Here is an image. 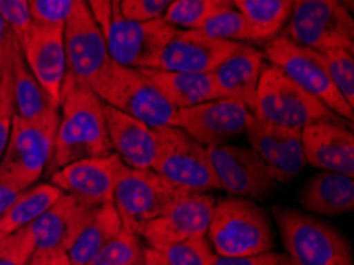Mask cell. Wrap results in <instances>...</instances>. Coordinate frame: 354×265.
<instances>
[{"mask_svg":"<svg viewBox=\"0 0 354 265\" xmlns=\"http://www.w3.org/2000/svg\"><path fill=\"white\" fill-rule=\"evenodd\" d=\"M48 175L75 161L102 158L113 153L106 131L104 102L88 84L66 75Z\"/></svg>","mask_w":354,"mask_h":265,"instance_id":"1","label":"cell"},{"mask_svg":"<svg viewBox=\"0 0 354 265\" xmlns=\"http://www.w3.org/2000/svg\"><path fill=\"white\" fill-rule=\"evenodd\" d=\"M205 237L214 253L224 257L253 256L275 246L269 212L241 197L216 202Z\"/></svg>","mask_w":354,"mask_h":265,"instance_id":"2","label":"cell"},{"mask_svg":"<svg viewBox=\"0 0 354 265\" xmlns=\"http://www.w3.org/2000/svg\"><path fill=\"white\" fill-rule=\"evenodd\" d=\"M253 115L277 127L304 129L316 122H334L353 129L351 122L337 116L323 102L272 66L262 70Z\"/></svg>","mask_w":354,"mask_h":265,"instance_id":"3","label":"cell"},{"mask_svg":"<svg viewBox=\"0 0 354 265\" xmlns=\"http://www.w3.org/2000/svg\"><path fill=\"white\" fill-rule=\"evenodd\" d=\"M272 214L294 265H354L350 241L324 221L294 208L273 207Z\"/></svg>","mask_w":354,"mask_h":265,"instance_id":"4","label":"cell"},{"mask_svg":"<svg viewBox=\"0 0 354 265\" xmlns=\"http://www.w3.org/2000/svg\"><path fill=\"white\" fill-rule=\"evenodd\" d=\"M91 88L104 104L148 126H171L174 122L176 108L169 104L140 68L124 67L110 61Z\"/></svg>","mask_w":354,"mask_h":265,"instance_id":"5","label":"cell"},{"mask_svg":"<svg viewBox=\"0 0 354 265\" xmlns=\"http://www.w3.org/2000/svg\"><path fill=\"white\" fill-rule=\"evenodd\" d=\"M156 156L151 169L187 192H207L219 188L208 149L176 126L153 127Z\"/></svg>","mask_w":354,"mask_h":265,"instance_id":"6","label":"cell"},{"mask_svg":"<svg viewBox=\"0 0 354 265\" xmlns=\"http://www.w3.org/2000/svg\"><path fill=\"white\" fill-rule=\"evenodd\" d=\"M264 56L269 59L272 67L280 70L304 91L323 102L337 116L353 124L354 108L332 83L319 51L294 43L281 34L267 42Z\"/></svg>","mask_w":354,"mask_h":265,"instance_id":"7","label":"cell"},{"mask_svg":"<svg viewBox=\"0 0 354 265\" xmlns=\"http://www.w3.org/2000/svg\"><path fill=\"white\" fill-rule=\"evenodd\" d=\"M59 115L43 121H26L13 115L7 148L0 161V181L18 191L30 188L50 164Z\"/></svg>","mask_w":354,"mask_h":265,"instance_id":"8","label":"cell"},{"mask_svg":"<svg viewBox=\"0 0 354 265\" xmlns=\"http://www.w3.org/2000/svg\"><path fill=\"white\" fill-rule=\"evenodd\" d=\"M185 192L153 169H133L122 162L115 181L113 205L122 227L140 237L143 227Z\"/></svg>","mask_w":354,"mask_h":265,"instance_id":"9","label":"cell"},{"mask_svg":"<svg viewBox=\"0 0 354 265\" xmlns=\"http://www.w3.org/2000/svg\"><path fill=\"white\" fill-rule=\"evenodd\" d=\"M283 35L319 53L335 48L354 53V21L340 0H297Z\"/></svg>","mask_w":354,"mask_h":265,"instance_id":"10","label":"cell"},{"mask_svg":"<svg viewBox=\"0 0 354 265\" xmlns=\"http://www.w3.org/2000/svg\"><path fill=\"white\" fill-rule=\"evenodd\" d=\"M67 75L78 83L93 86L111 61L104 32L84 0H73L72 12L64 23Z\"/></svg>","mask_w":354,"mask_h":265,"instance_id":"11","label":"cell"},{"mask_svg":"<svg viewBox=\"0 0 354 265\" xmlns=\"http://www.w3.org/2000/svg\"><path fill=\"white\" fill-rule=\"evenodd\" d=\"M176 32L178 27L162 18L132 21L113 16L105 34L109 56L124 67L151 68Z\"/></svg>","mask_w":354,"mask_h":265,"instance_id":"12","label":"cell"},{"mask_svg":"<svg viewBox=\"0 0 354 265\" xmlns=\"http://www.w3.org/2000/svg\"><path fill=\"white\" fill-rule=\"evenodd\" d=\"M208 149L219 188L232 197L264 200L277 189L269 167L251 148L212 146Z\"/></svg>","mask_w":354,"mask_h":265,"instance_id":"13","label":"cell"},{"mask_svg":"<svg viewBox=\"0 0 354 265\" xmlns=\"http://www.w3.org/2000/svg\"><path fill=\"white\" fill-rule=\"evenodd\" d=\"M251 111L229 99L210 100L175 111L171 126L180 127L205 148L227 145L245 134Z\"/></svg>","mask_w":354,"mask_h":265,"instance_id":"14","label":"cell"},{"mask_svg":"<svg viewBox=\"0 0 354 265\" xmlns=\"http://www.w3.org/2000/svg\"><path fill=\"white\" fill-rule=\"evenodd\" d=\"M216 199L205 192H185L162 214L143 227L140 239L149 248H162L192 237L207 235Z\"/></svg>","mask_w":354,"mask_h":265,"instance_id":"15","label":"cell"},{"mask_svg":"<svg viewBox=\"0 0 354 265\" xmlns=\"http://www.w3.org/2000/svg\"><path fill=\"white\" fill-rule=\"evenodd\" d=\"M19 46L32 75L55 105H61L62 86L67 75L64 26L34 23L19 42Z\"/></svg>","mask_w":354,"mask_h":265,"instance_id":"16","label":"cell"},{"mask_svg":"<svg viewBox=\"0 0 354 265\" xmlns=\"http://www.w3.org/2000/svg\"><path fill=\"white\" fill-rule=\"evenodd\" d=\"M240 43L214 39L197 29H178L151 68L169 72L212 73Z\"/></svg>","mask_w":354,"mask_h":265,"instance_id":"17","label":"cell"},{"mask_svg":"<svg viewBox=\"0 0 354 265\" xmlns=\"http://www.w3.org/2000/svg\"><path fill=\"white\" fill-rule=\"evenodd\" d=\"M122 165L116 153L64 165L51 175V185L91 207L113 202L115 181Z\"/></svg>","mask_w":354,"mask_h":265,"instance_id":"18","label":"cell"},{"mask_svg":"<svg viewBox=\"0 0 354 265\" xmlns=\"http://www.w3.org/2000/svg\"><path fill=\"white\" fill-rule=\"evenodd\" d=\"M305 161L321 172L354 176L353 129L334 122H316L300 129Z\"/></svg>","mask_w":354,"mask_h":265,"instance_id":"19","label":"cell"},{"mask_svg":"<svg viewBox=\"0 0 354 265\" xmlns=\"http://www.w3.org/2000/svg\"><path fill=\"white\" fill-rule=\"evenodd\" d=\"M95 210L97 207L80 202L71 194H62L45 213L29 224L35 250L68 251Z\"/></svg>","mask_w":354,"mask_h":265,"instance_id":"20","label":"cell"},{"mask_svg":"<svg viewBox=\"0 0 354 265\" xmlns=\"http://www.w3.org/2000/svg\"><path fill=\"white\" fill-rule=\"evenodd\" d=\"M264 68V53L246 43H240L237 50L212 72L219 99L239 102L253 113L257 84Z\"/></svg>","mask_w":354,"mask_h":265,"instance_id":"21","label":"cell"},{"mask_svg":"<svg viewBox=\"0 0 354 265\" xmlns=\"http://www.w3.org/2000/svg\"><path fill=\"white\" fill-rule=\"evenodd\" d=\"M104 111L113 153L133 169H151L156 156L153 127L106 104H104Z\"/></svg>","mask_w":354,"mask_h":265,"instance_id":"22","label":"cell"},{"mask_svg":"<svg viewBox=\"0 0 354 265\" xmlns=\"http://www.w3.org/2000/svg\"><path fill=\"white\" fill-rule=\"evenodd\" d=\"M140 72L176 110L219 99L212 73L169 72L159 68H140Z\"/></svg>","mask_w":354,"mask_h":265,"instance_id":"23","label":"cell"},{"mask_svg":"<svg viewBox=\"0 0 354 265\" xmlns=\"http://www.w3.org/2000/svg\"><path fill=\"white\" fill-rule=\"evenodd\" d=\"M300 205L316 214L340 216L354 210L353 178L334 172H319L300 191Z\"/></svg>","mask_w":354,"mask_h":265,"instance_id":"24","label":"cell"},{"mask_svg":"<svg viewBox=\"0 0 354 265\" xmlns=\"http://www.w3.org/2000/svg\"><path fill=\"white\" fill-rule=\"evenodd\" d=\"M13 78V107L15 115L26 121H43L59 115V107L55 105L51 97L41 88L39 81L24 61L23 51H18L12 68Z\"/></svg>","mask_w":354,"mask_h":265,"instance_id":"25","label":"cell"},{"mask_svg":"<svg viewBox=\"0 0 354 265\" xmlns=\"http://www.w3.org/2000/svg\"><path fill=\"white\" fill-rule=\"evenodd\" d=\"M121 229L122 223L113 202L100 205L67 251L72 265H89L102 248Z\"/></svg>","mask_w":354,"mask_h":265,"instance_id":"26","label":"cell"},{"mask_svg":"<svg viewBox=\"0 0 354 265\" xmlns=\"http://www.w3.org/2000/svg\"><path fill=\"white\" fill-rule=\"evenodd\" d=\"M62 191L55 185H37L21 191L7 212L0 218V232L12 235L23 229L46 212L56 200L62 196Z\"/></svg>","mask_w":354,"mask_h":265,"instance_id":"27","label":"cell"},{"mask_svg":"<svg viewBox=\"0 0 354 265\" xmlns=\"http://www.w3.org/2000/svg\"><path fill=\"white\" fill-rule=\"evenodd\" d=\"M198 30L205 32L207 35L214 37V39L237 43L269 42L275 37L270 30L254 24L253 21H250L235 8H229L226 12L214 15Z\"/></svg>","mask_w":354,"mask_h":265,"instance_id":"28","label":"cell"},{"mask_svg":"<svg viewBox=\"0 0 354 265\" xmlns=\"http://www.w3.org/2000/svg\"><path fill=\"white\" fill-rule=\"evenodd\" d=\"M277 140L275 161L270 165V175L277 185H288L302 172L307 164L302 148L300 129L273 126Z\"/></svg>","mask_w":354,"mask_h":265,"instance_id":"29","label":"cell"},{"mask_svg":"<svg viewBox=\"0 0 354 265\" xmlns=\"http://www.w3.org/2000/svg\"><path fill=\"white\" fill-rule=\"evenodd\" d=\"M234 8L232 0H174L162 19L175 27L201 29L214 15Z\"/></svg>","mask_w":354,"mask_h":265,"instance_id":"30","label":"cell"},{"mask_svg":"<svg viewBox=\"0 0 354 265\" xmlns=\"http://www.w3.org/2000/svg\"><path fill=\"white\" fill-rule=\"evenodd\" d=\"M151 256L162 265H212L218 254L207 237H192L162 248H149Z\"/></svg>","mask_w":354,"mask_h":265,"instance_id":"31","label":"cell"},{"mask_svg":"<svg viewBox=\"0 0 354 265\" xmlns=\"http://www.w3.org/2000/svg\"><path fill=\"white\" fill-rule=\"evenodd\" d=\"M234 8L254 24L278 35L292 13L291 0H232Z\"/></svg>","mask_w":354,"mask_h":265,"instance_id":"32","label":"cell"},{"mask_svg":"<svg viewBox=\"0 0 354 265\" xmlns=\"http://www.w3.org/2000/svg\"><path fill=\"white\" fill-rule=\"evenodd\" d=\"M143 251L140 237L122 227L89 265H136L142 259Z\"/></svg>","mask_w":354,"mask_h":265,"instance_id":"33","label":"cell"},{"mask_svg":"<svg viewBox=\"0 0 354 265\" xmlns=\"http://www.w3.org/2000/svg\"><path fill=\"white\" fill-rule=\"evenodd\" d=\"M323 54L327 73L337 91L354 108V57L353 53L343 48L327 50Z\"/></svg>","mask_w":354,"mask_h":265,"instance_id":"34","label":"cell"},{"mask_svg":"<svg viewBox=\"0 0 354 265\" xmlns=\"http://www.w3.org/2000/svg\"><path fill=\"white\" fill-rule=\"evenodd\" d=\"M245 135L251 145V149H253L270 169L273 161H275V151H277V140H275V131H273V126L257 120L253 113H251L248 118V122H246Z\"/></svg>","mask_w":354,"mask_h":265,"instance_id":"35","label":"cell"},{"mask_svg":"<svg viewBox=\"0 0 354 265\" xmlns=\"http://www.w3.org/2000/svg\"><path fill=\"white\" fill-rule=\"evenodd\" d=\"M35 24L64 26L72 12L73 0H28Z\"/></svg>","mask_w":354,"mask_h":265,"instance_id":"36","label":"cell"},{"mask_svg":"<svg viewBox=\"0 0 354 265\" xmlns=\"http://www.w3.org/2000/svg\"><path fill=\"white\" fill-rule=\"evenodd\" d=\"M34 251L35 241L30 226H26L8 237L7 245L0 254V265H26Z\"/></svg>","mask_w":354,"mask_h":265,"instance_id":"37","label":"cell"},{"mask_svg":"<svg viewBox=\"0 0 354 265\" xmlns=\"http://www.w3.org/2000/svg\"><path fill=\"white\" fill-rule=\"evenodd\" d=\"M174 0H121L120 13L124 19L149 21L162 18Z\"/></svg>","mask_w":354,"mask_h":265,"instance_id":"38","label":"cell"},{"mask_svg":"<svg viewBox=\"0 0 354 265\" xmlns=\"http://www.w3.org/2000/svg\"><path fill=\"white\" fill-rule=\"evenodd\" d=\"M13 115V78L12 73H5L0 77V161L7 148Z\"/></svg>","mask_w":354,"mask_h":265,"instance_id":"39","label":"cell"},{"mask_svg":"<svg viewBox=\"0 0 354 265\" xmlns=\"http://www.w3.org/2000/svg\"><path fill=\"white\" fill-rule=\"evenodd\" d=\"M0 16L12 27L18 42L23 40L30 26L34 24L28 0H0Z\"/></svg>","mask_w":354,"mask_h":265,"instance_id":"40","label":"cell"},{"mask_svg":"<svg viewBox=\"0 0 354 265\" xmlns=\"http://www.w3.org/2000/svg\"><path fill=\"white\" fill-rule=\"evenodd\" d=\"M21 50L18 37L15 35L12 27L0 16V77L12 73L16 53Z\"/></svg>","mask_w":354,"mask_h":265,"instance_id":"41","label":"cell"},{"mask_svg":"<svg viewBox=\"0 0 354 265\" xmlns=\"http://www.w3.org/2000/svg\"><path fill=\"white\" fill-rule=\"evenodd\" d=\"M212 265H294L288 254L266 251L253 256H240V257H224L218 256Z\"/></svg>","mask_w":354,"mask_h":265,"instance_id":"42","label":"cell"},{"mask_svg":"<svg viewBox=\"0 0 354 265\" xmlns=\"http://www.w3.org/2000/svg\"><path fill=\"white\" fill-rule=\"evenodd\" d=\"M84 3L88 5L105 35L111 24V18H113V0H84Z\"/></svg>","mask_w":354,"mask_h":265,"instance_id":"43","label":"cell"},{"mask_svg":"<svg viewBox=\"0 0 354 265\" xmlns=\"http://www.w3.org/2000/svg\"><path fill=\"white\" fill-rule=\"evenodd\" d=\"M26 265H72L66 250H35Z\"/></svg>","mask_w":354,"mask_h":265,"instance_id":"44","label":"cell"},{"mask_svg":"<svg viewBox=\"0 0 354 265\" xmlns=\"http://www.w3.org/2000/svg\"><path fill=\"white\" fill-rule=\"evenodd\" d=\"M21 191L18 189L7 185V183L0 181V218H2L3 213L7 212L10 205L13 203V200L16 199Z\"/></svg>","mask_w":354,"mask_h":265,"instance_id":"45","label":"cell"},{"mask_svg":"<svg viewBox=\"0 0 354 265\" xmlns=\"http://www.w3.org/2000/svg\"><path fill=\"white\" fill-rule=\"evenodd\" d=\"M136 265H162V264H159V262L156 261V259H154V257L151 256V254H149L148 248H145L142 259H140V261H138Z\"/></svg>","mask_w":354,"mask_h":265,"instance_id":"46","label":"cell"},{"mask_svg":"<svg viewBox=\"0 0 354 265\" xmlns=\"http://www.w3.org/2000/svg\"><path fill=\"white\" fill-rule=\"evenodd\" d=\"M8 237H10V235L3 234V232H0V254H2V251H3L5 245H7V240H8Z\"/></svg>","mask_w":354,"mask_h":265,"instance_id":"47","label":"cell"},{"mask_svg":"<svg viewBox=\"0 0 354 265\" xmlns=\"http://www.w3.org/2000/svg\"><path fill=\"white\" fill-rule=\"evenodd\" d=\"M340 2L348 8V12L353 13V10H354V0H340Z\"/></svg>","mask_w":354,"mask_h":265,"instance_id":"48","label":"cell"},{"mask_svg":"<svg viewBox=\"0 0 354 265\" xmlns=\"http://www.w3.org/2000/svg\"><path fill=\"white\" fill-rule=\"evenodd\" d=\"M120 3H121V0H113V16H121Z\"/></svg>","mask_w":354,"mask_h":265,"instance_id":"49","label":"cell"},{"mask_svg":"<svg viewBox=\"0 0 354 265\" xmlns=\"http://www.w3.org/2000/svg\"><path fill=\"white\" fill-rule=\"evenodd\" d=\"M291 2H292V3H296V2H297V0H291Z\"/></svg>","mask_w":354,"mask_h":265,"instance_id":"50","label":"cell"}]
</instances>
